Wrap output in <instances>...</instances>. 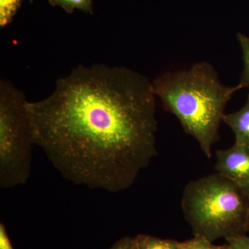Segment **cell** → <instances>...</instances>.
<instances>
[{"label": "cell", "instance_id": "obj_1", "mask_svg": "<svg viewBox=\"0 0 249 249\" xmlns=\"http://www.w3.org/2000/svg\"><path fill=\"white\" fill-rule=\"evenodd\" d=\"M156 98L139 72L79 65L47 98L27 101L33 142L65 179L120 193L158 155Z\"/></svg>", "mask_w": 249, "mask_h": 249}, {"label": "cell", "instance_id": "obj_2", "mask_svg": "<svg viewBox=\"0 0 249 249\" xmlns=\"http://www.w3.org/2000/svg\"><path fill=\"white\" fill-rule=\"evenodd\" d=\"M152 83L163 107L176 116L184 132L211 158L226 107L234 93L243 89L242 85H223L215 69L207 62H196L188 70L165 72Z\"/></svg>", "mask_w": 249, "mask_h": 249}, {"label": "cell", "instance_id": "obj_3", "mask_svg": "<svg viewBox=\"0 0 249 249\" xmlns=\"http://www.w3.org/2000/svg\"><path fill=\"white\" fill-rule=\"evenodd\" d=\"M181 209L194 236L213 242L248 233L249 195L221 174L188 183Z\"/></svg>", "mask_w": 249, "mask_h": 249}, {"label": "cell", "instance_id": "obj_4", "mask_svg": "<svg viewBox=\"0 0 249 249\" xmlns=\"http://www.w3.org/2000/svg\"><path fill=\"white\" fill-rule=\"evenodd\" d=\"M25 94L9 80L0 82V187L25 184L30 178L32 134Z\"/></svg>", "mask_w": 249, "mask_h": 249}, {"label": "cell", "instance_id": "obj_5", "mask_svg": "<svg viewBox=\"0 0 249 249\" xmlns=\"http://www.w3.org/2000/svg\"><path fill=\"white\" fill-rule=\"evenodd\" d=\"M215 170L249 195V147L234 143L229 148L218 150Z\"/></svg>", "mask_w": 249, "mask_h": 249}, {"label": "cell", "instance_id": "obj_6", "mask_svg": "<svg viewBox=\"0 0 249 249\" xmlns=\"http://www.w3.org/2000/svg\"><path fill=\"white\" fill-rule=\"evenodd\" d=\"M223 122L233 132L235 143L249 147V94L245 106L235 112L226 114Z\"/></svg>", "mask_w": 249, "mask_h": 249}, {"label": "cell", "instance_id": "obj_7", "mask_svg": "<svg viewBox=\"0 0 249 249\" xmlns=\"http://www.w3.org/2000/svg\"><path fill=\"white\" fill-rule=\"evenodd\" d=\"M139 249H179V242L140 234L135 237Z\"/></svg>", "mask_w": 249, "mask_h": 249}, {"label": "cell", "instance_id": "obj_8", "mask_svg": "<svg viewBox=\"0 0 249 249\" xmlns=\"http://www.w3.org/2000/svg\"><path fill=\"white\" fill-rule=\"evenodd\" d=\"M93 0H49L52 6H59L69 14L76 9L85 14H93Z\"/></svg>", "mask_w": 249, "mask_h": 249}, {"label": "cell", "instance_id": "obj_9", "mask_svg": "<svg viewBox=\"0 0 249 249\" xmlns=\"http://www.w3.org/2000/svg\"><path fill=\"white\" fill-rule=\"evenodd\" d=\"M24 0H0V27L4 28L12 22Z\"/></svg>", "mask_w": 249, "mask_h": 249}, {"label": "cell", "instance_id": "obj_10", "mask_svg": "<svg viewBox=\"0 0 249 249\" xmlns=\"http://www.w3.org/2000/svg\"><path fill=\"white\" fill-rule=\"evenodd\" d=\"M237 40L242 50L244 63L240 84L242 85L243 88L249 89V36L238 33L237 34Z\"/></svg>", "mask_w": 249, "mask_h": 249}, {"label": "cell", "instance_id": "obj_11", "mask_svg": "<svg viewBox=\"0 0 249 249\" xmlns=\"http://www.w3.org/2000/svg\"><path fill=\"white\" fill-rule=\"evenodd\" d=\"M219 247L220 246L214 245L213 242L199 236L179 242V249H219Z\"/></svg>", "mask_w": 249, "mask_h": 249}, {"label": "cell", "instance_id": "obj_12", "mask_svg": "<svg viewBox=\"0 0 249 249\" xmlns=\"http://www.w3.org/2000/svg\"><path fill=\"white\" fill-rule=\"evenodd\" d=\"M226 240L232 249H249V235L237 236Z\"/></svg>", "mask_w": 249, "mask_h": 249}, {"label": "cell", "instance_id": "obj_13", "mask_svg": "<svg viewBox=\"0 0 249 249\" xmlns=\"http://www.w3.org/2000/svg\"><path fill=\"white\" fill-rule=\"evenodd\" d=\"M109 249H139L135 237H123Z\"/></svg>", "mask_w": 249, "mask_h": 249}, {"label": "cell", "instance_id": "obj_14", "mask_svg": "<svg viewBox=\"0 0 249 249\" xmlns=\"http://www.w3.org/2000/svg\"><path fill=\"white\" fill-rule=\"evenodd\" d=\"M0 249H14L11 245L4 224H0Z\"/></svg>", "mask_w": 249, "mask_h": 249}, {"label": "cell", "instance_id": "obj_15", "mask_svg": "<svg viewBox=\"0 0 249 249\" xmlns=\"http://www.w3.org/2000/svg\"><path fill=\"white\" fill-rule=\"evenodd\" d=\"M219 249H232L231 247H230V245L229 244L227 243L225 245L220 246L219 247Z\"/></svg>", "mask_w": 249, "mask_h": 249}, {"label": "cell", "instance_id": "obj_16", "mask_svg": "<svg viewBox=\"0 0 249 249\" xmlns=\"http://www.w3.org/2000/svg\"><path fill=\"white\" fill-rule=\"evenodd\" d=\"M248 233L249 234V232H248Z\"/></svg>", "mask_w": 249, "mask_h": 249}]
</instances>
